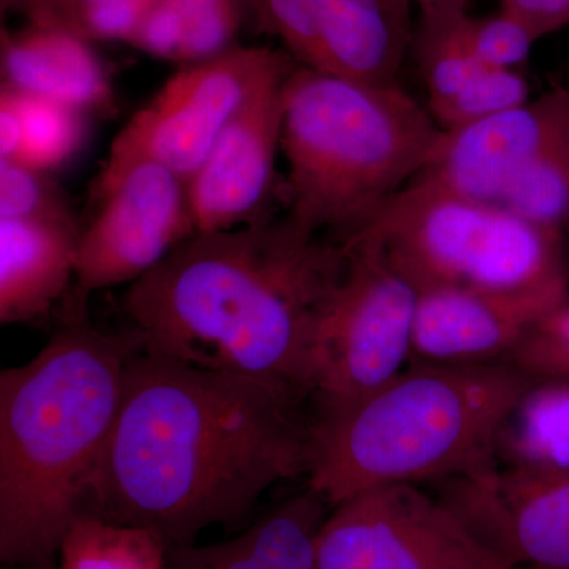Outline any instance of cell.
<instances>
[{
  "label": "cell",
  "mask_w": 569,
  "mask_h": 569,
  "mask_svg": "<svg viewBox=\"0 0 569 569\" xmlns=\"http://www.w3.org/2000/svg\"><path fill=\"white\" fill-rule=\"evenodd\" d=\"M468 13L452 18L419 17L410 50L417 54L419 70L429 89V102L452 96L478 71L486 69L468 44Z\"/></svg>",
  "instance_id": "obj_22"
},
{
  "label": "cell",
  "mask_w": 569,
  "mask_h": 569,
  "mask_svg": "<svg viewBox=\"0 0 569 569\" xmlns=\"http://www.w3.org/2000/svg\"><path fill=\"white\" fill-rule=\"evenodd\" d=\"M291 62L283 50L238 44L217 58L179 67L123 126L97 179L151 160L189 182L239 108Z\"/></svg>",
  "instance_id": "obj_8"
},
{
  "label": "cell",
  "mask_w": 569,
  "mask_h": 569,
  "mask_svg": "<svg viewBox=\"0 0 569 569\" xmlns=\"http://www.w3.org/2000/svg\"><path fill=\"white\" fill-rule=\"evenodd\" d=\"M318 318L310 351L316 411L359 402L402 372L413 355L418 290L370 242L356 241Z\"/></svg>",
  "instance_id": "obj_7"
},
{
  "label": "cell",
  "mask_w": 569,
  "mask_h": 569,
  "mask_svg": "<svg viewBox=\"0 0 569 569\" xmlns=\"http://www.w3.org/2000/svg\"><path fill=\"white\" fill-rule=\"evenodd\" d=\"M328 501L307 488L244 533L208 546L168 548L167 569H316Z\"/></svg>",
  "instance_id": "obj_18"
},
{
  "label": "cell",
  "mask_w": 569,
  "mask_h": 569,
  "mask_svg": "<svg viewBox=\"0 0 569 569\" xmlns=\"http://www.w3.org/2000/svg\"><path fill=\"white\" fill-rule=\"evenodd\" d=\"M443 130L399 84L296 66L283 93L287 216L339 244L432 162Z\"/></svg>",
  "instance_id": "obj_5"
},
{
  "label": "cell",
  "mask_w": 569,
  "mask_h": 569,
  "mask_svg": "<svg viewBox=\"0 0 569 569\" xmlns=\"http://www.w3.org/2000/svg\"><path fill=\"white\" fill-rule=\"evenodd\" d=\"M316 569H515L441 498L380 486L340 501L317 541Z\"/></svg>",
  "instance_id": "obj_10"
},
{
  "label": "cell",
  "mask_w": 569,
  "mask_h": 569,
  "mask_svg": "<svg viewBox=\"0 0 569 569\" xmlns=\"http://www.w3.org/2000/svg\"><path fill=\"white\" fill-rule=\"evenodd\" d=\"M249 24L298 66L365 84H399L413 39L410 0H246Z\"/></svg>",
  "instance_id": "obj_11"
},
{
  "label": "cell",
  "mask_w": 569,
  "mask_h": 569,
  "mask_svg": "<svg viewBox=\"0 0 569 569\" xmlns=\"http://www.w3.org/2000/svg\"><path fill=\"white\" fill-rule=\"evenodd\" d=\"M356 239L377 246L418 293L569 284L563 234L425 173L396 193Z\"/></svg>",
  "instance_id": "obj_6"
},
{
  "label": "cell",
  "mask_w": 569,
  "mask_h": 569,
  "mask_svg": "<svg viewBox=\"0 0 569 569\" xmlns=\"http://www.w3.org/2000/svg\"><path fill=\"white\" fill-rule=\"evenodd\" d=\"M569 137V88H556L485 121L445 132L422 173L473 200L497 204L511 179Z\"/></svg>",
  "instance_id": "obj_15"
},
{
  "label": "cell",
  "mask_w": 569,
  "mask_h": 569,
  "mask_svg": "<svg viewBox=\"0 0 569 569\" xmlns=\"http://www.w3.org/2000/svg\"><path fill=\"white\" fill-rule=\"evenodd\" d=\"M501 11L522 21L538 40L569 24V0H501Z\"/></svg>",
  "instance_id": "obj_29"
},
{
  "label": "cell",
  "mask_w": 569,
  "mask_h": 569,
  "mask_svg": "<svg viewBox=\"0 0 569 569\" xmlns=\"http://www.w3.org/2000/svg\"><path fill=\"white\" fill-rule=\"evenodd\" d=\"M538 383L505 361H413L359 402L310 417L309 489L332 508L380 486L496 470L501 430Z\"/></svg>",
  "instance_id": "obj_4"
},
{
  "label": "cell",
  "mask_w": 569,
  "mask_h": 569,
  "mask_svg": "<svg viewBox=\"0 0 569 569\" xmlns=\"http://www.w3.org/2000/svg\"><path fill=\"white\" fill-rule=\"evenodd\" d=\"M157 0H66L54 26L96 41L132 43Z\"/></svg>",
  "instance_id": "obj_27"
},
{
  "label": "cell",
  "mask_w": 569,
  "mask_h": 569,
  "mask_svg": "<svg viewBox=\"0 0 569 569\" xmlns=\"http://www.w3.org/2000/svg\"><path fill=\"white\" fill-rule=\"evenodd\" d=\"M298 63L277 70L239 108L200 170L187 182L197 233L272 219L277 157L282 152L283 93Z\"/></svg>",
  "instance_id": "obj_13"
},
{
  "label": "cell",
  "mask_w": 569,
  "mask_h": 569,
  "mask_svg": "<svg viewBox=\"0 0 569 569\" xmlns=\"http://www.w3.org/2000/svg\"><path fill=\"white\" fill-rule=\"evenodd\" d=\"M440 498L512 568L569 569V467L496 468L451 479Z\"/></svg>",
  "instance_id": "obj_12"
},
{
  "label": "cell",
  "mask_w": 569,
  "mask_h": 569,
  "mask_svg": "<svg viewBox=\"0 0 569 569\" xmlns=\"http://www.w3.org/2000/svg\"><path fill=\"white\" fill-rule=\"evenodd\" d=\"M249 22L246 0H157L130 47L179 67L238 47Z\"/></svg>",
  "instance_id": "obj_19"
},
{
  "label": "cell",
  "mask_w": 569,
  "mask_h": 569,
  "mask_svg": "<svg viewBox=\"0 0 569 569\" xmlns=\"http://www.w3.org/2000/svg\"><path fill=\"white\" fill-rule=\"evenodd\" d=\"M0 220L78 224L50 173L14 160H0Z\"/></svg>",
  "instance_id": "obj_25"
},
{
  "label": "cell",
  "mask_w": 569,
  "mask_h": 569,
  "mask_svg": "<svg viewBox=\"0 0 569 569\" xmlns=\"http://www.w3.org/2000/svg\"><path fill=\"white\" fill-rule=\"evenodd\" d=\"M93 198L97 212L81 230L62 318L86 317L91 295L130 287L197 234L187 182L151 160L97 179Z\"/></svg>",
  "instance_id": "obj_9"
},
{
  "label": "cell",
  "mask_w": 569,
  "mask_h": 569,
  "mask_svg": "<svg viewBox=\"0 0 569 569\" xmlns=\"http://www.w3.org/2000/svg\"><path fill=\"white\" fill-rule=\"evenodd\" d=\"M2 11H14L26 22L56 24L66 0H0Z\"/></svg>",
  "instance_id": "obj_31"
},
{
  "label": "cell",
  "mask_w": 569,
  "mask_h": 569,
  "mask_svg": "<svg viewBox=\"0 0 569 569\" xmlns=\"http://www.w3.org/2000/svg\"><path fill=\"white\" fill-rule=\"evenodd\" d=\"M21 140L20 96L9 86L0 88V160H17Z\"/></svg>",
  "instance_id": "obj_30"
},
{
  "label": "cell",
  "mask_w": 569,
  "mask_h": 569,
  "mask_svg": "<svg viewBox=\"0 0 569 569\" xmlns=\"http://www.w3.org/2000/svg\"><path fill=\"white\" fill-rule=\"evenodd\" d=\"M18 96L21 104V140L14 162L50 173L80 151L88 116L39 97L21 92Z\"/></svg>",
  "instance_id": "obj_23"
},
{
  "label": "cell",
  "mask_w": 569,
  "mask_h": 569,
  "mask_svg": "<svg viewBox=\"0 0 569 569\" xmlns=\"http://www.w3.org/2000/svg\"><path fill=\"white\" fill-rule=\"evenodd\" d=\"M505 362L539 381H569V298L539 318Z\"/></svg>",
  "instance_id": "obj_26"
},
{
  "label": "cell",
  "mask_w": 569,
  "mask_h": 569,
  "mask_svg": "<svg viewBox=\"0 0 569 569\" xmlns=\"http://www.w3.org/2000/svg\"><path fill=\"white\" fill-rule=\"evenodd\" d=\"M497 204L539 227L569 231V137L523 167Z\"/></svg>",
  "instance_id": "obj_21"
},
{
  "label": "cell",
  "mask_w": 569,
  "mask_h": 569,
  "mask_svg": "<svg viewBox=\"0 0 569 569\" xmlns=\"http://www.w3.org/2000/svg\"><path fill=\"white\" fill-rule=\"evenodd\" d=\"M529 82L516 70L482 69L452 96L430 100L432 118L445 132L462 129L529 102Z\"/></svg>",
  "instance_id": "obj_24"
},
{
  "label": "cell",
  "mask_w": 569,
  "mask_h": 569,
  "mask_svg": "<svg viewBox=\"0 0 569 569\" xmlns=\"http://www.w3.org/2000/svg\"><path fill=\"white\" fill-rule=\"evenodd\" d=\"M0 73L3 86L88 118H111L118 111L110 71L92 41L61 26L24 22L17 31L2 28Z\"/></svg>",
  "instance_id": "obj_16"
},
{
  "label": "cell",
  "mask_w": 569,
  "mask_h": 569,
  "mask_svg": "<svg viewBox=\"0 0 569 569\" xmlns=\"http://www.w3.org/2000/svg\"><path fill=\"white\" fill-rule=\"evenodd\" d=\"M167 557L152 531L89 516L63 538L59 569H167Z\"/></svg>",
  "instance_id": "obj_20"
},
{
  "label": "cell",
  "mask_w": 569,
  "mask_h": 569,
  "mask_svg": "<svg viewBox=\"0 0 569 569\" xmlns=\"http://www.w3.org/2000/svg\"><path fill=\"white\" fill-rule=\"evenodd\" d=\"M350 247L290 216L197 233L130 284L122 312L142 353L282 385L309 399L318 318Z\"/></svg>",
  "instance_id": "obj_2"
},
{
  "label": "cell",
  "mask_w": 569,
  "mask_h": 569,
  "mask_svg": "<svg viewBox=\"0 0 569 569\" xmlns=\"http://www.w3.org/2000/svg\"><path fill=\"white\" fill-rule=\"evenodd\" d=\"M422 18H452L467 13L468 0H410Z\"/></svg>",
  "instance_id": "obj_32"
},
{
  "label": "cell",
  "mask_w": 569,
  "mask_h": 569,
  "mask_svg": "<svg viewBox=\"0 0 569 569\" xmlns=\"http://www.w3.org/2000/svg\"><path fill=\"white\" fill-rule=\"evenodd\" d=\"M467 39L475 58L486 69L515 70L529 58L537 37L518 18L500 11L467 20Z\"/></svg>",
  "instance_id": "obj_28"
},
{
  "label": "cell",
  "mask_w": 569,
  "mask_h": 569,
  "mask_svg": "<svg viewBox=\"0 0 569 569\" xmlns=\"http://www.w3.org/2000/svg\"><path fill=\"white\" fill-rule=\"evenodd\" d=\"M568 298L569 284L518 291H422L418 296L411 361H505L531 326Z\"/></svg>",
  "instance_id": "obj_14"
},
{
  "label": "cell",
  "mask_w": 569,
  "mask_h": 569,
  "mask_svg": "<svg viewBox=\"0 0 569 569\" xmlns=\"http://www.w3.org/2000/svg\"><path fill=\"white\" fill-rule=\"evenodd\" d=\"M305 399L134 350L93 486L96 516L152 531L168 548L236 526L266 490L307 475Z\"/></svg>",
  "instance_id": "obj_1"
},
{
  "label": "cell",
  "mask_w": 569,
  "mask_h": 569,
  "mask_svg": "<svg viewBox=\"0 0 569 569\" xmlns=\"http://www.w3.org/2000/svg\"><path fill=\"white\" fill-rule=\"evenodd\" d=\"M80 224L0 220V323H29L66 301Z\"/></svg>",
  "instance_id": "obj_17"
},
{
  "label": "cell",
  "mask_w": 569,
  "mask_h": 569,
  "mask_svg": "<svg viewBox=\"0 0 569 569\" xmlns=\"http://www.w3.org/2000/svg\"><path fill=\"white\" fill-rule=\"evenodd\" d=\"M133 340L62 318L36 358L0 373V559L56 569L96 516L93 486L121 406Z\"/></svg>",
  "instance_id": "obj_3"
}]
</instances>
